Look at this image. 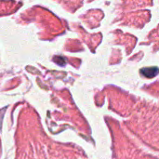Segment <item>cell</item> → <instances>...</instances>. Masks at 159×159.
Masks as SVG:
<instances>
[{
  "instance_id": "6da1fadb",
  "label": "cell",
  "mask_w": 159,
  "mask_h": 159,
  "mask_svg": "<svg viewBox=\"0 0 159 159\" xmlns=\"http://www.w3.org/2000/svg\"><path fill=\"white\" fill-rule=\"evenodd\" d=\"M158 72L159 69L157 68V67H149V68H144V69H142L141 70V73L145 77H148V78H151V77L156 76L158 74Z\"/></svg>"
}]
</instances>
